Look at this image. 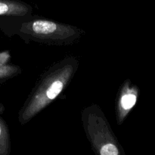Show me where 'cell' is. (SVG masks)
<instances>
[{
  "label": "cell",
  "instance_id": "8992f818",
  "mask_svg": "<svg viewBox=\"0 0 155 155\" xmlns=\"http://www.w3.org/2000/svg\"><path fill=\"white\" fill-rule=\"evenodd\" d=\"M11 153V136L7 123L0 116V155Z\"/></svg>",
  "mask_w": 155,
  "mask_h": 155
},
{
  "label": "cell",
  "instance_id": "3957f363",
  "mask_svg": "<svg viewBox=\"0 0 155 155\" xmlns=\"http://www.w3.org/2000/svg\"><path fill=\"white\" fill-rule=\"evenodd\" d=\"M81 120L86 137L95 154H125L105 114L98 104H92L83 108Z\"/></svg>",
  "mask_w": 155,
  "mask_h": 155
},
{
  "label": "cell",
  "instance_id": "52a82bcc",
  "mask_svg": "<svg viewBox=\"0 0 155 155\" xmlns=\"http://www.w3.org/2000/svg\"><path fill=\"white\" fill-rule=\"evenodd\" d=\"M22 74V69L18 65L12 63H0V85Z\"/></svg>",
  "mask_w": 155,
  "mask_h": 155
},
{
  "label": "cell",
  "instance_id": "5b68a950",
  "mask_svg": "<svg viewBox=\"0 0 155 155\" xmlns=\"http://www.w3.org/2000/svg\"><path fill=\"white\" fill-rule=\"evenodd\" d=\"M140 95L139 86L127 79L119 88L115 101V115L117 124L121 126L136 106Z\"/></svg>",
  "mask_w": 155,
  "mask_h": 155
},
{
  "label": "cell",
  "instance_id": "7a4b0ae2",
  "mask_svg": "<svg viewBox=\"0 0 155 155\" xmlns=\"http://www.w3.org/2000/svg\"><path fill=\"white\" fill-rule=\"evenodd\" d=\"M85 34L80 27L34 15L22 23L16 33L27 44L34 42L51 46L73 45Z\"/></svg>",
  "mask_w": 155,
  "mask_h": 155
},
{
  "label": "cell",
  "instance_id": "ba28073f",
  "mask_svg": "<svg viewBox=\"0 0 155 155\" xmlns=\"http://www.w3.org/2000/svg\"><path fill=\"white\" fill-rule=\"evenodd\" d=\"M11 55L8 51H2L0 53V63L1 64H7L8 63V61L10 59Z\"/></svg>",
  "mask_w": 155,
  "mask_h": 155
},
{
  "label": "cell",
  "instance_id": "277c9868",
  "mask_svg": "<svg viewBox=\"0 0 155 155\" xmlns=\"http://www.w3.org/2000/svg\"><path fill=\"white\" fill-rule=\"evenodd\" d=\"M33 16V8L25 2L0 0V30L8 36L16 35L21 24Z\"/></svg>",
  "mask_w": 155,
  "mask_h": 155
},
{
  "label": "cell",
  "instance_id": "6da1fadb",
  "mask_svg": "<svg viewBox=\"0 0 155 155\" xmlns=\"http://www.w3.org/2000/svg\"><path fill=\"white\" fill-rule=\"evenodd\" d=\"M78 68V58L69 55L45 70L18 112L21 125H26L60 96L71 83Z\"/></svg>",
  "mask_w": 155,
  "mask_h": 155
}]
</instances>
